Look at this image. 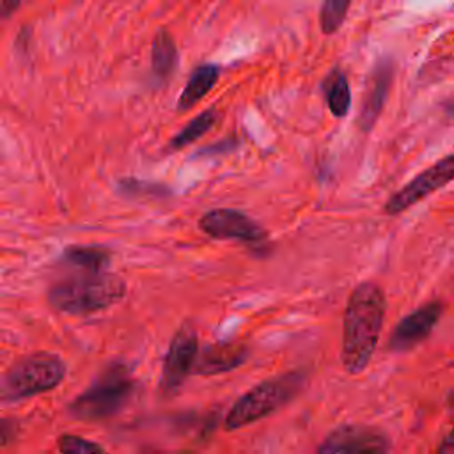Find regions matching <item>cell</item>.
Returning <instances> with one entry per match:
<instances>
[{"label": "cell", "mask_w": 454, "mask_h": 454, "mask_svg": "<svg viewBox=\"0 0 454 454\" xmlns=\"http://www.w3.org/2000/svg\"><path fill=\"white\" fill-rule=\"evenodd\" d=\"M126 294V282L105 271H87L53 284L48 301L55 310L67 314H90L108 309Z\"/></svg>", "instance_id": "obj_2"}, {"label": "cell", "mask_w": 454, "mask_h": 454, "mask_svg": "<svg viewBox=\"0 0 454 454\" xmlns=\"http://www.w3.org/2000/svg\"><path fill=\"white\" fill-rule=\"evenodd\" d=\"M387 310L383 289L374 282H360L348 298L342 317V365L349 374H360L371 362Z\"/></svg>", "instance_id": "obj_1"}, {"label": "cell", "mask_w": 454, "mask_h": 454, "mask_svg": "<svg viewBox=\"0 0 454 454\" xmlns=\"http://www.w3.org/2000/svg\"><path fill=\"white\" fill-rule=\"evenodd\" d=\"M23 4V0H0V21L11 18L20 5Z\"/></svg>", "instance_id": "obj_22"}, {"label": "cell", "mask_w": 454, "mask_h": 454, "mask_svg": "<svg viewBox=\"0 0 454 454\" xmlns=\"http://www.w3.org/2000/svg\"><path fill=\"white\" fill-rule=\"evenodd\" d=\"M248 358V348L241 342H216L197 353L193 372L211 376L239 367Z\"/></svg>", "instance_id": "obj_12"}, {"label": "cell", "mask_w": 454, "mask_h": 454, "mask_svg": "<svg viewBox=\"0 0 454 454\" xmlns=\"http://www.w3.org/2000/svg\"><path fill=\"white\" fill-rule=\"evenodd\" d=\"M119 188L124 192V193H128V195H140V193H144V195H158V197H161V195H165V193H168V190L165 188V186H161V184H158V183H147V181H140V179H122V181H119Z\"/></svg>", "instance_id": "obj_20"}, {"label": "cell", "mask_w": 454, "mask_h": 454, "mask_svg": "<svg viewBox=\"0 0 454 454\" xmlns=\"http://www.w3.org/2000/svg\"><path fill=\"white\" fill-rule=\"evenodd\" d=\"M64 261L85 271H103L110 264V250L99 245H71L62 254Z\"/></svg>", "instance_id": "obj_16"}, {"label": "cell", "mask_w": 454, "mask_h": 454, "mask_svg": "<svg viewBox=\"0 0 454 454\" xmlns=\"http://www.w3.org/2000/svg\"><path fill=\"white\" fill-rule=\"evenodd\" d=\"M135 392V380L129 369L121 364H110L74 401L69 413L80 420H103L121 411Z\"/></svg>", "instance_id": "obj_4"}, {"label": "cell", "mask_w": 454, "mask_h": 454, "mask_svg": "<svg viewBox=\"0 0 454 454\" xmlns=\"http://www.w3.org/2000/svg\"><path fill=\"white\" fill-rule=\"evenodd\" d=\"M442 314L443 303L440 300H433L417 307L394 326L388 337V349L404 353L417 348L429 337Z\"/></svg>", "instance_id": "obj_10"}, {"label": "cell", "mask_w": 454, "mask_h": 454, "mask_svg": "<svg viewBox=\"0 0 454 454\" xmlns=\"http://www.w3.org/2000/svg\"><path fill=\"white\" fill-rule=\"evenodd\" d=\"M450 181H454V153L429 165L411 181H408L401 190L392 193L390 199L385 202L383 211L387 215H399L408 207L419 204L436 190L447 186Z\"/></svg>", "instance_id": "obj_6"}, {"label": "cell", "mask_w": 454, "mask_h": 454, "mask_svg": "<svg viewBox=\"0 0 454 454\" xmlns=\"http://www.w3.org/2000/svg\"><path fill=\"white\" fill-rule=\"evenodd\" d=\"M449 404H450V408L454 410V390L449 394Z\"/></svg>", "instance_id": "obj_24"}, {"label": "cell", "mask_w": 454, "mask_h": 454, "mask_svg": "<svg viewBox=\"0 0 454 454\" xmlns=\"http://www.w3.org/2000/svg\"><path fill=\"white\" fill-rule=\"evenodd\" d=\"M392 78H394V66L390 60H380L378 66L372 69L369 83H367V90L362 101V108H360V115H358V126L362 131H371L372 126L376 124L390 85H392Z\"/></svg>", "instance_id": "obj_11"}, {"label": "cell", "mask_w": 454, "mask_h": 454, "mask_svg": "<svg viewBox=\"0 0 454 454\" xmlns=\"http://www.w3.org/2000/svg\"><path fill=\"white\" fill-rule=\"evenodd\" d=\"M66 376V364L55 353H30L16 360L0 380V399L18 401L55 388Z\"/></svg>", "instance_id": "obj_5"}, {"label": "cell", "mask_w": 454, "mask_h": 454, "mask_svg": "<svg viewBox=\"0 0 454 454\" xmlns=\"http://www.w3.org/2000/svg\"><path fill=\"white\" fill-rule=\"evenodd\" d=\"M218 119V114L215 108H207L204 112H200L197 117H193L177 135L172 137L168 147L170 149H183L186 145H190L192 142H195L199 137H202Z\"/></svg>", "instance_id": "obj_17"}, {"label": "cell", "mask_w": 454, "mask_h": 454, "mask_svg": "<svg viewBox=\"0 0 454 454\" xmlns=\"http://www.w3.org/2000/svg\"><path fill=\"white\" fill-rule=\"evenodd\" d=\"M177 48L172 35L163 28L158 30L151 44V73L158 82H165L176 69Z\"/></svg>", "instance_id": "obj_14"}, {"label": "cell", "mask_w": 454, "mask_h": 454, "mask_svg": "<svg viewBox=\"0 0 454 454\" xmlns=\"http://www.w3.org/2000/svg\"><path fill=\"white\" fill-rule=\"evenodd\" d=\"M323 94L333 117H346L351 108V90L342 69H332L323 80Z\"/></svg>", "instance_id": "obj_15"}, {"label": "cell", "mask_w": 454, "mask_h": 454, "mask_svg": "<svg viewBox=\"0 0 454 454\" xmlns=\"http://www.w3.org/2000/svg\"><path fill=\"white\" fill-rule=\"evenodd\" d=\"M392 449L390 438L371 426L362 424H342L330 431L319 443L317 452L321 454H381Z\"/></svg>", "instance_id": "obj_7"}, {"label": "cell", "mask_w": 454, "mask_h": 454, "mask_svg": "<svg viewBox=\"0 0 454 454\" xmlns=\"http://www.w3.org/2000/svg\"><path fill=\"white\" fill-rule=\"evenodd\" d=\"M57 449L66 454H83V452H103L105 447L76 434H60L57 440Z\"/></svg>", "instance_id": "obj_19"}, {"label": "cell", "mask_w": 454, "mask_h": 454, "mask_svg": "<svg viewBox=\"0 0 454 454\" xmlns=\"http://www.w3.org/2000/svg\"><path fill=\"white\" fill-rule=\"evenodd\" d=\"M199 353L197 332L190 325H183L170 340L165 355L160 388L165 395L179 390L186 376L193 371V364Z\"/></svg>", "instance_id": "obj_9"}, {"label": "cell", "mask_w": 454, "mask_h": 454, "mask_svg": "<svg viewBox=\"0 0 454 454\" xmlns=\"http://www.w3.org/2000/svg\"><path fill=\"white\" fill-rule=\"evenodd\" d=\"M438 452L442 454H454V427L450 429V433L447 436H443V440L438 445Z\"/></svg>", "instance_id": "obj_23"}, {"label": "cell", "mask_w": 454, "mask_h": 454, "mask_svg": "<svg viewBox=\"0 0 454 454\" xmlns=\"http://www.w3.org/2000/svg\"><path fill=\"white\" fill-rule=\"evenodd\" d=\"M218 76H220V67L216 64H200V66H197L192 71V74H190V78H188V82H186V85H184V89H183V92L177 99V108L179 110H188L193 105H197L215 87Z\"/></svg>", "instance_id": "obj_13"}, {"label": "cell", "mask_w": 454, "mask_h": 454, "mask_svg": "<svg viewBox=\"0 0 454 454\" xmlns=\"http://www.w3.org/2000/svg\"><path fill=\"white\" fill-rule=\"evenodd\" d=\"M18 434V422L11 419H0V449L9 445Z\"/></svg>", "instance_id": "obj_21"}, {"label": "cell", "mask_w": 454, "mask_h": 454, "mask_svg": "<svg viewBox=\"0 0 454 454\" xmlns=\"http://www.w3.org/2000/svg\"><path fill=\"white\" fill-rule=\"evenodd\" d=\"M305 381L303 372L291 371L257 383L232 404L225 417V429H239L271 415L294 399Z\"/></svg>", "instance_id": "obj_3"}, {"label": "cell", "mask_w": 454, "mask_h": 454, "mask_svg": "<svg viewBox=\"0 0 454 454\" xmlns=\"http://www.w3.org/2000/svg\"><path fill=\"white\" fill-rule=\"evenodd\" d=\"M351 0H323L319 11V23L323 34L330 35L340 28L348 14Z\"/></svg>", "instance_id": "obj_18"}, {"label": "cell", "mask_w": 454, "mask_h": 454, "mask_svg": "<svg viewBox=\"0 0 454 454\" xmlns=\"http://www.w3.org/2000/svg\"><path fill=\"white\" fill-rule=\"evenodd\" d=\"M199 227L215 239H239L247 245H264L268 241L266 231L238 209H211L200 216Z\"/></svg>", "instance_id": "obj_8"}]
</instances>
